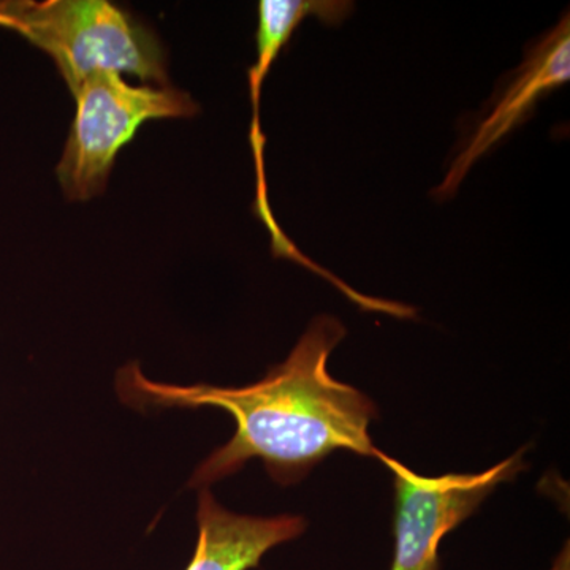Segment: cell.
Instances as JSON below:
<instances>
[{
	"label": "cell",
	"mask_w": 570,
	"mask_h": 570,
	"mask_svg": "<svg viewBox=\"0 0 570 570\" xmlns=\"http://www.w3.org/2000/svg\"><path fill=\"white\" fill-rule=\"evenodd\" d=\"M197 550L186 570H249L257 568L266 551L302 535V517H249L228 512L208 490L198 501Z\"/></svg>",
	"instance_id": "52a82bcc"
},
{
	"label": "cell",
	"mask_w": 570,
	"mask_h": 570,
	"mask_svg": "<svg viewBox=\"0 0 570 570\" xmlns=\"http://www.w3.org/2000/svg\"><path fill=\"white\" fill-rule=\"evenodd\" d=\"M344 336L337 318H314L283 365L243 389L175 387L141 376L138 366L127 367L122 381L151 403L220 407L234 415L235 436L198 468L193 485L227 478L250 459L264 460L273 478L291 483L336 450L382 455L367 433L377 412L373 401L326 370Z\"/></svg>",
	"instance_id": "6da1fadb"
},
{
	"label": "cell",
	"mask_w": 570,
	"mask_h": 570,
	"mask_svg": "<svg viewBox=\"0 0 570 570\" xmlns=\"http://www.w3.org/2000/svg\"><path fill=\"white\" fill-rule=\"evenodd\" d=\"M395 475V560L392 570H439V543L501 483L524 469L523 450L480 474L423 478L382 453Z\"/></svg>",
	"instance_id": "277c9868"
},
{
	"label": "cell",
	"mask_w": 570,
	"mask_h": 570,
	"mask_svg": "<svg viewBox=\"0 0 570 570\" xmlns=\"http://www.w3.org/2000/svg\"><path fill=\"white\" fill-rule=\"evenodd\" d=\"M569 78L570 21L566 13L557 28L542 37L528 52V58L513 75V80L498 97L489 115L482 119L450 165L444 181L433 190L434 197L438 200L452 198L474 164L517 127L527 122L539 100L566 85Z\"/></svg>",
	"instance_id": "5b68a950"
},
{
	"label": "cell",
	"mask_w": 570,
	"mask_h": 570,
	"mask_svg": "<svg viewBox=\"0 0 570 570\" xmlns=\"http://www.w3.org/2000/svg\"><path fill=\"white\" fill-rule=\"evenodd\" d=\"M354 10V3L347 0H262L258 3V26L255 33L257 61L249 69L250 105H253V122H250V149L255 165V214L272 236V250L275 257L305 266L306 255L288 239L277 224L272 205H269L268 186L265 175V135L262 132L261 97L262 86L268 77L277 56L287 47L298 26L307 18L314 17L326 26L341 24Z\"/></svg>",
	"instance_id": "8992f818"
},
{
	"label": "cell",
	"mask_w": 570,
	"mask_h": 570,
	"mask_svg": "<svg viewBox=\"0 0 570 570\" xmlns=\"http://www.w3.org/2000/svg\"><path fill=\"white\" fill-rule=\"evenodd\" d=\"M14 32L51 56L71 94L97 73L167 86L159 40L108 0H17Z\"/></svg>",
	"instance_id": "7a4b0ae2"
},
{
	"label": "cell",
	"mask_w": 570,
	"mask_h": 570,
	"mask_svg": "<svg viewBox=\"0 0 570 570\" xmlns=\"http://www.w3.org/2000/svg\"><path fill=\"white\" fill-rule=\"evenodd\" d=\"M73 97L77 110L56 175L67 198L77 202L104 193L116 157L142 124L198 111L189 94L168 85L132 86L116 73L92 75Z\"/></svg>",
	"instance_id": "3957f363"
},
{
	"label": "cell",
	"mask_w": 570,
	"mask_h": 570,
	"mask_svg": "<svg viewBox=\"0 0 570 570\" xmlns=\"http://www.w3.org/2000/svg\"><path fill=\"white\" fill-rule=\"evenodd\" d=\"M14 11H17V0H0V28H9L14 31Z\"/></svg>",
	"instance_id": "ba28073f"
}]
</instances>
